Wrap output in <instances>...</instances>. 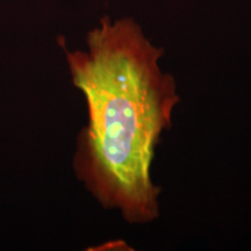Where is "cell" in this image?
<instances>
[{
	"label": "cell",
	"mask_w": 251,
	"mask_h": 251,
	"mask_svg": "<svg viewBox=\"0 0 251 251\" xmlns=\"http://www.w3.org/2000/svg\"><path fill=\"white\" fill-rule=\"evenodd\" d=\"M87 45V52H67L72 80L89 109L76 171L103 207L119 208L130 224H146L159 213L161 190L150 169L179 102L176 83L158 65L163 49L131 19H102Z\"/></svg>",
	"instance_id": "cell-1"
}]
</instances>
